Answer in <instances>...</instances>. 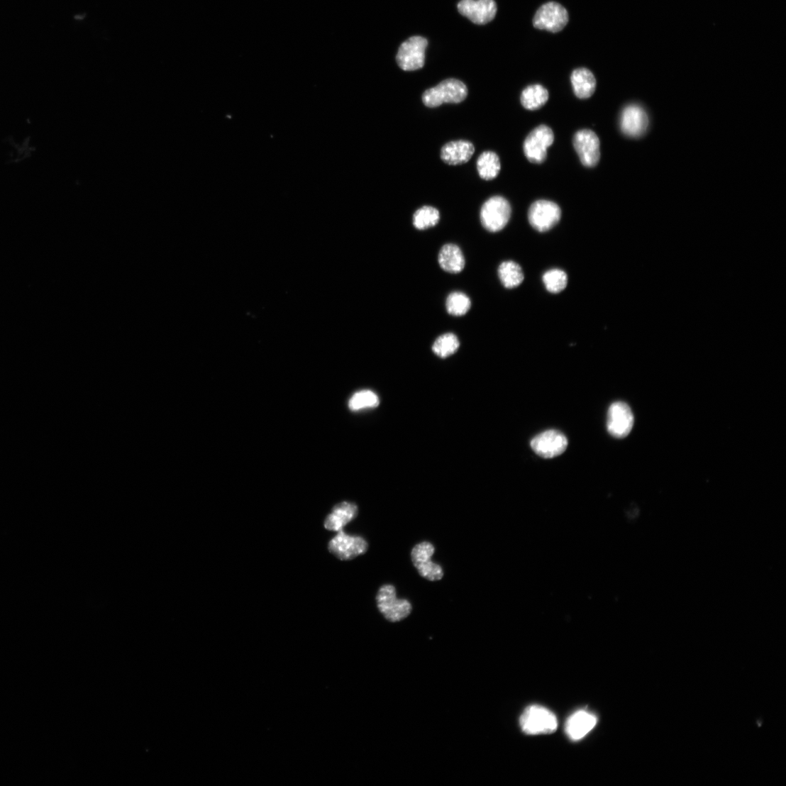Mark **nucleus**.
<instances>
[{"mask_svg": "<svg viewBox=\"0 0 786 786\" xmlns=\"http://www.w3.org/2000/svg\"><path fill=\"white\" fill-rule=\"evenodd\" d=\"M528 217L533 228L545 233L553 228L559 222L561 210L555 203L540 200L530 206Z\"/></svg>", "mask_w": 786, "mask_h": 786, "instance_id": "0eeeda50", "label": "nucleus"}, {"mask_svg": "<svg viewBox=\"0 0 786 786\" xmlns=\"http://www.w3.org/2000/svg\"><path fill=\"white\" fill-rule=\"evenodd\" d=\"M498 275L503 286L509 289L519 287L524 279L521 267L512 261L502 263L498 269Z\"/></svg>", "mask_w": 786, "mask_h": 786, "instance_id": "5701e85b", "label": "nucleus"}, {"mask_svg": "<svg viewBox=\"0 0 786 786\" xmlns=\"http://www.w3.org/2000/svg\"><path fill=\"white\" fill-rule=\"evenodd\" d=\"M543 282L549 292L558 294L566 289L568 277L563 270L553 269L544 274Z\"/></svg>", "mask_w": 786, "mask_h": 786, "instance_id": "bb28decb", "label": "nucleus"}, {"mask_svg": "<svg viewBox=\"0 0 786 786\" xmlns=\"http://www.w3.org/2000/svg\"><path fill=\"white\" fill-rule=\"evenodd\" d=\"M467 88L462 81L447 79L437 87L427 90L422 99L426 106L436 108L443 104L461 103L467 98Z\"/></svg>", "mask_w": 786, "mask_h": 786, "instance_id": "7ed1b4c3", "label": "nucleus"}, {"mask_svg": "<svg viewBox=\"0 0 786 786\" xmlns=\"http://www.w3.org/2000/svg\"><path fill=\"white\" fill-rule=\"evenodd\" d=\"M434 553L432 543L423 542L415 546L411 553L412 563L419 574L430 581H438L443 577L442 568L431 560Z\"/></svg>", "mask_w": 786, "mask_h": 786, "instance_id": "1a4fd4ad", "label": "nucleus"}, {"mask_svg": "<svg viewBox=\"0 0 786 786\" xmlns=\"http://www.w3.org/2000/svg\"><path fill=\"white\" fill-rule=\"evenodd\" d=\"M634 424V416L630 406L621 402L612 404L608 411L607 430L614 438L628 436Z\"/></svg>", "mask_w": 786, "mask_h": 786, "instance_id": "ddd939ff", "label": "nucleus"}, {"mask_svg": "<svg viewBox=\"0 0 786 786\" xmlns=\"http://www.w3.org/2000/svg\"><path fill=\"white\" fill-rule=\"evenodd\" d=\"M338 532L328 544L330 553L336 558L343 560H352L367 551L369 545L364 538L347 535L343 530Z\"/></svg>", "mask_w": 786, "mask_h": 786, "instance_id": "4468645a", "label": "nucleus"}, {"mask_svg": "<svg viewBox=\"0 0 786 786\" xmlns=\"http://www.w3.org/2000/svg\"><path fill=\"white\" fill-rule=\"evenodd\" d=\"M549 99L548 90L541 85H532L526 88L521 96L522 106L531 111H535L543 106Z\"/></svg>", "mask_w": 786, "mask_h": 786, "instance_id": "412c9836", "label": "nucleus"}, {"mask_svg": "<svg viewBox=\"0 0 786 786\" xmlns=\"http://www.w3.org/2000/svg\"><path fill=\"white\" fill-rule=\"evenodd\" d=\"M568 445L567 437L560 431L550 430L542 433L531 441L533 450L540 457L550 459L563 455Z\"/></svg>", "mask_w": 786, "mask_h": 786, "instance_id": "f8f14e48", "label": "nucleus"}, {"mask_svg": "<svg viewBox=\"0 0 786 786\" xmlns=\"http://www.w3.org/2000/svg\"><path fill=\"white\" fill-rule=\"evenodd\" d=\"M597 723V718L594 714L580 710L574 713L568 719L565 731L571 740L577 741L591 732Z\"/></svg>", "mask_w": 786, "mask_h": 786, "instance_id": "dca6fc26", "label": "nucleus"}, {"mask_svg": "<svg viewBox=\"0 0 786 786\" xmlns=\"http://www.w3.org/2000/svg\"><path fill=\"white\" fill-rule=\"evenodd\" d=\"M475 153L473 145L465 140L445 144L441 149V160L446 164L458 165L467 162Z\"/></svg>", "mask_w": 786, "mask_h": 786, "instance_id": "a211bd4d", "label": "nucleus"}, {"mask_svg": "<svg viewBox=\"0 0 786 786\" xmlns=\"http://www.w3.org/2000/svg\"><path fill=\"white\" fill-rule=\"evenodd\" d=\"M553 143L554 133L552 129L541 125L533 130L526 138L524 143V155L529 162L542 164L547 158L548 149Z\"/></svg>", "mask_w": 786, "mask_h": 786, "instance_id": "39448f33", "label": "nucleus"}, {"mask_svg": "<svg viewBox=\"0 0 786 786\" xmlns=\"http://www.w3.org/2000/svg\"><path fill=\"white\" fill-rule=\"evenodd\" d=\"M441 267L449 273H459L465 267V260L460 247L455 244H445L438 255Z\"/></svg>", "mask_w": 786, "mask_h": 786, "instance_id": "6ab92c4d", "label": "nucleus"}, {"mask_svg": "<svg viewBox=\"0 0 786 786\" xmlns=\"http://www.w3.org/2000/svg\"><path fill=\"white\" fill-rule=\"evenodd\" d=\"M358 509L355 503L343 502L333 509L325 520V528L329 531H340L358 516Z\"/></svg>", "mask_w": 786, "mask_h": 786, "instance_id": "f3484780", "label": "nucleus"}, {"mask_svg": "<svg viewBox=\"0 0 786 786\" xmlns=\"http://www.w3.org/2000/svg\"><path fill=\"white\" fill-rule=\"evenodd\" d=\"M509 202L501 196H494L483 205L480 218L483 227L491 233H497L507 226L511 216Z\"/></svg>", "mask_w": 786, "mask_h": 786, "instance_id": "20e7f679", "label": "nucleus"}, {"mask_svg": "<svg viewBox=\"0 0 786 786\" xmlns=\"http://www.w3.org/2000/svg\"><path fill=\"white\" fill-rule=\"evenodd\" d=\"M439 219L440 213L438 209L432 206H424L414 214L413 223L416 229L424 231L436 226Z\"/></svg>", "mask_w": 786, "mask_h": 786, "instance_id": "b1692460", "label": "nucleus"}, {"mask_svg": "<svg viewBox=\"0 0 786 786\" xmlns=\"http://www.w3.org/2000/svg\"><path fill=\"white\" fill-rule=\"evenodd\" d=\"M445 306L449 314L461 316L469 311L471 301L466 294L462 292H453L447 297Z\"/></svg>", "mask_w": 786, "mask_h": 786, "instance_id": "cd10ccee", "label": "nucleus"}, {"mask_svg": "<svg viewBox=\"0 0 786 786\" xmlns=\"http://www.w3.org/2000/svg\"><path fill=\"white\" fill-rule=\"evenodd\" d=\"M571 82L575 96L580 99L592 97L597 88V79L587 69L580 68L573 71Z\"/></svg>", "mask_w": 786, "mask_h": 786, "instance_id": "aec40b11", "label": "nucleus"}, {"mask_svg": "<svg viewBox=\"0 0 786 786\" xmlns=\"http://www.w3.org/2000/svg\"><path fill=\"white\" fill-rule=\"evenodd\" d=\"M460 341L457 336L452 333H445L439 336L433 345V353L445 358L455 354L460 348Z\"/></svg>", "mask_w": 786, "mask_h": 786, "instance_id": "393cba45", "label": "nucleus"}, {"mask_svg": "<svg viewBox=\"0 0 786 786\" xmlns=\"http://www.w3.org/2000/svg\"><path fill=\"white\" fill-rule=\"evenodd\" d=\"M458 8L460 14L479 25L492 21L497 11L494 0H462Z\"/></svg>", "mask_w": 786, "mask_h": 786, "instance_id": "2eb2a0df", "label": "nucleus"}, {"mask_svg": "<svg viewBox=\"0 0 786 786\" xmlns=\"http://www.w3.org/2000/svg\"><path fill=\"white\" fill-rule=\"evenodd\" d=\"M477 170L482 179L487 181L494 179L501 170L499 156L491 151L483 153L477 160Z\"/></svg>", "mask_w": 786, "mask_h": 786, "instance_id": "4be33fe9", "label": "nucleus"}, {"mask_svg": "<svg viewBox=\"0 0 786 786\" xmlns=\"http://www.w3.org/2000/svg\"><path fill=\"white\" fill-rule=\"evenodd\" d=\"M568 21V11L559 4L550 2L539 9L533 19V24L538 30L556 33L563 31Z\"/></svg>", "mask_w": 786, "mask_h": 786, "instance_id": "6e6552de", "label": "nucleus"}, {"mask_svg": "<svg viewBox=\"0 0 786 786\" xmlns=\"http://www.w3.org/2000/svg\"><path fill=\"white\" fill-rule=\"evenodd\" d=\"M376 601L379 611L390 623L406 619L412 611L408 600L397 598L396 587L392 585H384L379 589Z\"/></svg>", "mask_w": 786, "mask_h": 786, "instance_id": "f03ea898", "label": "nucleus"}, {"mask_svg": "<svg viewBox=\"0 0 786 786\" xmlns=\"http://www.w3.org/2000/svg\"><path fill=\"white\" fill-rule=\"evenodd\" d=\"M650 126L648 111L636 104L625 106L620 118L622 133L630 138H640L647 133Z\"/></svg>", "mask_w": 786, "mask_h": 786, "instance_id": "9b49d317", "label": "nucleus"}, {"mask_svg": "<svg viewBox=\"0 0 786 786\" xmlns=\"http://www.w3.org/2000/svg\"><path fill=\"white\" fill-rule=\"evenodd\" d=\"M573 145L584 166L594 167L598 165L601 157L600 140L596 133L588 129L577 131L573 138Z\"/></svg>", "mask_w": 786, "mask_h": 786, "instance_id": "9d476101", "label": "nucleus"}, {"mask_svg": "<svg viewBox=\"0 0 786 786\" xmlns=\"http://www.w3.org/2000/svg\"><path fill=\"white\" fill-rule=\"evenodd\" d=\"M428 40L419 36L411 37L400 47L397 61L404 71H415L422 69L425 65L426 50Z\"/></svg>", "mask_w": 786, "mask_h": 786, "instance_id": "423d86ee", "label": "nucleus"}, {"mask_svg": "<svg viewBox=\"0 0 786 786\" xmlns=\"http://www.w3.org/2000/svg\"><path fill=\"white\" fill-rule=\"evenodd\" d=\"M379 404L378 396L371 390L359 391L349 401V408L354 411L376 408Z\"/></svg>", "mask_w": 786, "mask_h": 786, "instance_id": "a878e982", "label": "nucleus"}, {"mask_svg": "<svg viewBox=\"0 0 786 786\" xmlns=\"http://www.w3.org/2000/svg\"><path fill=\"white\" fill-rule=\"evenodd\" d=\"M520 726L526 735L537 736L555 732L558 720L555 715L548 709L538 706L527 707L521 715Z\"/></svg>", "mask_w": 786, "mask_h": 786, "instance_id": "f257e3e1", "label": "nucleus"}]
</instances>
